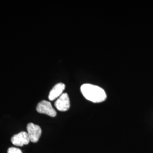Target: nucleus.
<instances>
[{"label":"nucleus","instance_id":"2","mask_svg":"<svg viewBox=\"0 0 153 153\" xmlns=\"http://www.w3.org/2000/svg\"><path fill=\"white\" fill-rule=\"evenodd\" d=\"M27 133L30 142L36 143L42 135V129L38 125L30 123L27 126Z\"/></svg>","mask_w":153,"mask_h":153},{"label":"nucleus","instance_id":"6","mask_svg":"<svg viewBox=\"0 0 153 153\" xmlns=\"http://www.w3.org/2000/svg\"><path fill=\"white\" fill-rule=\"evenodd\" d=\"M65 85L63 83H57L49 92L48 99L49 100L52 101L56 99L59 98L63 94V91L65 90Z\"/></svg>","mask_w":153,"mask_h":153},{"label":"nucleus","instance_id":"4","mask_svg":"<svg viewBox=\"0 0 153 153\" xmlns=\"http://www.w3.org/2000/svg\"><path fill=\"white\" fill-rule=\"evenodd\" d=\"M55 105L57 110L64 112L70 108V99L67 93H63L55 102Z\"/></svg>","mask_w":153,"mask_h":153},{"label":"nucleus","instance_id":"1","mask_svg":"<svg viewBox=\"0 0 153 153\" xmlns=\"http://www.w3.org/2000/svg\"><path fill=\"white\" fill-rule=\"evenodd\" d=\"M81 91L84 97L93 103H100L107 98V95L102 88L89 83L83 84Z\"/></svg>","mask_w":153,"mask_h":153},{"label":"nucleus","instance_id":"7","mask_svg":"<svg viewBox=\"0 0 153 153\" xmlns=\"http://www.w3.org/2000/svg\"><path fill=\"white\" fill-rule=\"evenodd\" d=\"M7 153H22L21 149L16 148H10L7 150Z\"/></svg>","mask_w":153,"mask_h":153},{"label":"nucleus","instance_id":"5","mask_svg":"<svg viewBox=\"0 0 153 153\" xmlns=\"http://www.w3.org/2000/svg\"><path fill=\"white\" fill-rule=\"evenodd\" d=\"M11 141L13 145L16 146H23L28 145L30 140L27 132L21 131L11 137Z\"/></svg>","mask_w":153,"mask_h":153},{"label":"nucleus","instance_id":"3","mask_svg":"<svg viewBox=\"0 0 153 153\" xmlns=\"http://www.w3.org/2000/svg\"><path fill=\"white\" fill-rule=\"evenodd\" d=\"M36 111L40 114L48 115L51 117H55L57 113L51 103L47 100H42L39 103L36 107Z\"/></svg>","mask_w":153,"mask_h":153}]
</instances>
